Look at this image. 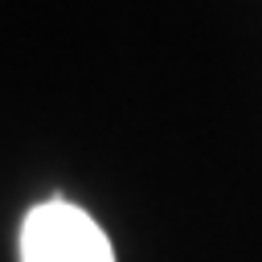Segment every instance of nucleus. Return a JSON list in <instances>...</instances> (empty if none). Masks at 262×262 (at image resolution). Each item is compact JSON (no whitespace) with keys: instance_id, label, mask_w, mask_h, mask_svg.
<instances>
[{"instance_id":"1","label":"nucleus","mask_w":262,"mask_h":262,"mask_svg":"<svg viewBox=\"0 0 262 262\" xmlns=\"http://www.w3.org/2000/svg\"><path fill=\"white\" fill-rule=\"evenodd\" d=\"M20 262H115V254L90 213L70 201H45L20 225Z\"/></svg>"}]
</instances>
